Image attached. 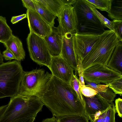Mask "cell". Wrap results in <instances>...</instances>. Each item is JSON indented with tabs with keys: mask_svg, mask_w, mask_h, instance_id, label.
Masks as SVG:
<instances>
[{
	"mask_svg": "<svg viewBox=\"0 0 122 122\" xmlns=\"http://www.w3.org/2000/svg\"><path fill=\"white\" fill-rule=\"evenodd\" d=\"M39 99L56 118L85 114L84 106L71 86L53 75Z\"/></svg>",
	"mask_w": 122,
	"mask_h": 122,
	"instance_id": "obj_1",
	"label": "cell"
},
{
	"mask_svg": "<svg viewBox=\"0 0 122 122\" xmlns=\"http://www.w3.org/2000/svg\"><path fill=\"white\" fill-rule=\"evenodd\" d=\"M0 122H12L23 118L36 117L44 104L38 98L18 94L10 97Z\"/></svg>",
	"mask_w": 122,
	"mask_h": 122,
	"instance_id": "obj_2",
	"label": "cell"
},
{
	"mask_svg": "<svg viewBox=\"0 0 122 122\" xmlns=\"http://www.w3.org/2000/svg\"><path fill=\"white\" fill-rule=\"evenodd\" d=\"M119 41L114 31L105 30L96 44L83 60L82 66L84 70L96 64L107 66Z\"/></svg>",
	"mask_w": 122,
	"mask_h": 122,
	"instance_id": "obj_3",
	"label": "cell"
},
{
	"mask_svg": "<svg viewBox=\"0 0 122 122\" xmlns=\"http://www.w3.org/2000/svg\"><path fill=\"white\" fill-rule=\"evenodd\" d=\"M42 69L23 72L18 94L39 99L45 92L52 75Z\"/></svg>",
	"mask_w": 122,
	"mask_h": 122,
	"instance_id": "obj_4",
	"label": "cell"
},
{
	"mask_svg": "<svg viewBox=\"0 0 122 122\" xmlns=\"http://www.w3.org/2000/svg\"><path fill=\"white\" fill-rule=\"evenodd\" d=\"M24 71L16 60L0 65V99L17 94Z\"/></svg>",
	"mask_w": 122,
	"mask_h": 122,
	"instance_id": "obj_5",
	"label": "cell"
},
{
	"mask_svg": "<svg viewBox=\"0 0 122 122\" xmlns=\"http://www.w3.org/2000/svg\"><path fill=\"white\" fill-rule=\"evenodd\" d=\"M26 41L30 58L38 64L49 69L52 57L44 38L30 32Z\"/></svg>",
	"mask_w": 122,
	"mask_h": 122,
	"instance_id": "obj_6",
	"label": "cell"
},
{
	"mask_svg": "<svg viewBox=\"0 0 122 122\" xmlns=\"http://www.w3.org/2000/svg\"><path fill=\"white\" fill-rule=\"evenodd\" d=\"M83 74L84 80L97 84H106L122 77V74L100 64L94 65L84 70Z\"/></svg>",
	"mask_w": 122,
	"mask_h": 122,
	"instance_id": "obj_7",
	"label": "cell"
},
{
	"mask_svg": "<svg viewBox=\"0 0 122 122\" xmlns=\"http://www.w3.org/2000/svg\"><path fill=\"white\" fill-rule=\"evenodd\" d=\"M101 35L73 34L74 48L78 60L82 62L96 44Z\"/></svg>",
	"mask_w": 122,
	"mask_h": 122,
	"instance_id": "obj_8",
	"label": "cell"
},
{
	"mask_svg": "<svg viewBox=\"0 0 122 122\" xmlns=\"http://www.w3.org/2000/svg\"><path fill=\"white\" fill-rule=\"evenodd\" d=\"M58 17L59 25L57 28L62 36L67 33H76L78 20L75 10L72 5H65Z\"/></svg>",
	"mask_w": 122,
	"mask_h": 122,
	"instance_id": "obj_9",
	"label": "cell"
},
{
	"mask_svg": "<svg viewBox=\"0 0 122 122\" xmlns=\"http://www.w3.org/2000/svg\"><path fill=\"white\" fill-rule=\"evenodd\" d=\"M49 69L53 76L69 84L74 74L73 69L60 56L52 57Z\"/></svg>",
	"mask_w": 122,
	"mask_h": 122,
	"instance_id": "obj_10",
	"label": "cell"
},
{
	"mask_svg": "<svg viewBox=\"0 0 122 122\" xmlns=\"http://www.w3.org/2000/svg\"><path fill=\"white\" fill-rule=\"evenodd\" d=\"M26 14L30 32L43 38L50 32L52 27L41 16L36 10L27 9Z\"/></svg>",
	"mask_w": 122,
	"mask_h": 122,
	"instance_id": "obj_11",
	"label": "cell"
},
{
	"mask_svg": "<svg viewBox=\"0 0 122 122\" xmlns=\"http://www.w3.org/2000/svg\"><path fill=\"white\" fill-rule=\"evenodd\" d=\"M72 6L76 12L78 23L103 26L85 0H76Z\"/></svg>",
	"mask_w": 122,
	"mask_h": 122,
	"instance_id": "obj_12",
	"label": "cell"
},
{
	"mask_svg": "<svg viewBox=\"0 0 122 122\" xmlns=\"http://www.w3.org/2000/svg\"><path fill=\"white\" fill-rule=\"evenodd\" d=\"M73 34L67 33L62 36V45L60 56L72 67L75 71L74 74L77 75L78 73L77 67L78 59L74 48Z\"/></svg>",
	"mask_w": 122,
	"mask_h": 122,
	"instance_id": "obj_13",
	"label": "cell"
},
{
	"mask_svg": "<svg viewBox=\"0 0 122 122\" xmlns=\"http://www.w3.org/2000/svg\"><path fill=\"white\" fill-rule=\"evenodd\" d=\"M85 115L89 120L97 112L102 111L108 108L110 103L106 101L97 93L90 97L84 96Z\"/></svg>",
	"mask_w": 122,
	"mask_h": 122,
	"instance_id": "obj_14",
	"label": "cell"
},
{
	"mask_svg": "<svg viewBox=\"0 0 122 122\" xmlns=\"http://www.w3.org/2000/svg\"><path fill=\"white\" fill-rule=\"evenodd\" d=\"M49 52L52 57L60 56L62 47V36L57 28L52 27L50 32L43 38Z\"/></svg>",
	"mask_w": 122,
	"mask_h": 122,
	"instance_id": "obj_15",
	"label": "cell"
},
{
	"mask_svg": "<svg viewBox=\"0 0 122 122\" xmlns=\"http://www.w3.org/2000/svg\"><path fill=\"white\" fill-rule=\"evenodd\" d=\"M3 43L12 53L15 60L20 62L25 59V52L22 43L18 37L13 34L8 40Z\"/></svg>",
	"mask_w": 122,
	"mask_h": 122,
	"instance_id": "obj_16",
	"label": "cell"
},
{
	"mask_svg": "<svg viewBox=\"0 0 122 122\" xmlns=\"http://www.w3.org/2000/svg\"><path fill=\"white\" fill-rule=\"evenodd\" d=\"M107 66L122 74V41H119L116 46Z\"/></svg>",
	"mask_w": 122,
	"mask_h": 122,
	"instance_id": "obj_17",
	"label": "cell"
},
{
	"mask_svg": "<svg viewBox=\"0 0 122 122\" xmlns=\"http://www.w3.org/2000/svg\"><path fill=\"white\" fill-rule=\"evenodd\" d=\"M42 7L58 17L65 5L62 0H36Z\"/></svg>",
	"mask_w": 122,
	"mask_h": 122,
	"instance_id": "obj_18",
	"label": "cell"
},
{
	"mask_svg": "<svg viewBox=\"0 0 122 122\" xmlns=\"http://www.w3.org/2000/svg\"><path fill=\"white\" fill-rule=\"evenodd\" d=\"M105 30L103 26L78 23L76 33L82 34L101 35Z\"/></svg>",
	"mask_w": 122,
	"mask_h": 122,
	"instance_id": "obj_19",
	"label": "cell"
},
{
	"mask_svg": "<svg viewBox=\"0 0 122 122\" xmlns=\"http://www.w3.org/2000/svg\"><path fill=\"white\" fill-rule=\"evenodd\" d=\"M33 0L36 11L51 27L54 26L56 16L42 7L36 0Z\"/></svg>",
	"mask_w": 122,
	"mask_h": 122,
	"instance_id": "obj_20",
	"label": "cell"
},
{
	"mask_svg": "<svg viewBox=\"0 0 122 122\" xmlns=\"http://www.w3.org/2000/svg\"><path fill=\"white\" fill-rule=\"evenodd\" d=\"M108 16L113 20H122V0H113Z\"/></svg>",
	"mask_w": 122,
	"mask_h": 122,
	"instance_id": "obj_21",
	"label": "cell"
},
{
	"mask_svg": "<svg viewBox=\"0 0 122 122\" xmlns=\"http://www.w3.org/2000/svg\"><path fill=\"white\" fill-rule=\"evenodd\" d=\"M12 32L5 17L0 15V42L3 43L8 40L13 35Z\"/></svg>",
	"mask_w": 122,
	"mask_h": 122,
	"instance_id": "obj_22",
	"label": "cell"
},
{
	"mask_svg": "<svg viewBox=\"0 0 122 122\" xmlns=\"http://www.w3.org/2000/svg\"><path fill=\"white\" fill-rule=\"evenodd\" d=\"M94 14L99 20L103 27H107L110 30L114 32V23L113 21H111L104 16L91 3L85 0Z\"/></svg>",
	"mask_w": 122,
	"mask_h": 122,
	"instance_id": "obj_23",
	"label": "cell"
},
{
	"mask_svg": "<svg viewBox=\"0 0 122 122\" xmlns=\"http://www.w3.org/2000/svg\"><path fill=\"white\" fill-rule=\"evenodd\" d=\"M96 9L108 13L111 8L113 0H86Z\"/></svg>",
	"mask_w": 122,
	"mask_h": 122,
	"instance_id": "obj_24",
	"label": "cell"
},
{
	"mask_svg": "<svg viewBox=\"0 0 122 122\" xmlns=\"http://www.w3.org/2000/svg\"><path fill=\"white\" fill-rule=\"evenodd\" d=\"M58 122H89L85 114L68 115L57 118Z\"/></svg>",
	"mask_w": 122,
	"mask_h": 122,
	"instance_id": "obj_25",
	"label": "cell"
},
{
	"mask_svg": "<svg viewBox=\"0 0 122 122\" xmlns=\"http://www.w3.org/2000/svg\"><path fill=\"white\" fill-rule=\"evenodd\" d=\"M69 85L76 93L78 97L84 106V101L83 96L81 91L78 78L74 74L70 81Z\"/></svg>",
	"mask_w": 122,
	"mask_h": 122,
	"instance_id": "obj_26",
	"label": "cell"
},
{
	"mask_svg": "<svg viewBox=\"0 0 122 122\" xmlns=\"http://www.w3.org/2000/svg\"><path fill=\"white\" fill-rule=\"evenodd\" d=\"M116 94L122 95V77H119L111 82L106 84Z\"/></svg>",
	"mask_w": 122,
	"mask_h": 122,
	"instance_id": "obj_27",
	"label": "cell"
},
{
	"mask_svg": "<svg viewBox=\"0 0 122 122\" xmlns=\"http://www.w3.org/2000/svg\"><path fill=\"white\" fill-rule=\"evenodd\" d=\"M116 112L114 104L112 102L110 103L102 122H115Z\"/></svg>",
	"mask_w": 122,
	"mask_h": 122,
	"instance_id": "obj_28",
	"label": "cell"
},
{
	"mask_svg": "<svg viewBox=\"0 0 122 122\" xmlns=\"http://www.w3.org/2000/svg\"><path fill=\"white\" fill-rule=\"evenodd\" d=\"M97 94L109 103L113 102L116 96V94L108 87L107 90L106 92H98Z\"/></svg>",
	"mask_w": 122,
	"mask_h": 122,
	"instance_id": "obj_29",
	"label": "cell"
},
{
	"mask_svg": "<svg viewBox=\"0 0 122 122\" xmlns=\"http://www.w3.org/2000/svg\"><path fill=\"white\" fill-rule=\"evenodd\" d=\"M114 32L119 41H122V20H113Z\"/></svg>",
	"mask_w": 122,
	"mask_h": 122,
	"instance_id": "obj_30",
	"label": "cell"
},
{
	"mask_svg": "<svg viewBox=\"0 0 122 122\" xmlns=\"http://www.w3.org/2000/svg\"><path fill=\"white\" fill-rule=\"evenodd\" d=\"M86 86L91 87L100 92H105L107 90L108 86L107 85L97 84L95 83L87 81L84 80Z\"/></svg>",
	"mask_w": 122,
	"mask_h": 122,
	"instance_id": "obj_31",
	"label": "cell"
},
{
	"mask_svg": "<svg viewBox=\"0 0 122 122\" xmlns=\"http://www.w3.org/2000/svg\"><path fill=\"white\" fill-rule=\"evenodd\" d=\"M81 92L83 96L86 97H90L96 95L98 92L94 89L86 86L80 87Z\"/></svg>",
	"mask_w": 122,
	"mask_h": 122,
	"instance_id": "obj_32",
	"label": "cell"
},
{
	"mask_svg": "<svg viewBox=\"0 0 122 122\" xmlns=\"http://www.w3.org/2000/svg\"><path fill=\"white\" fill-rule=\"evenodd\" d=\"M77 70L79 76L78 78L80 87L85 86V85L84 78V70L82 66V62L78 60Z\"/></svg>",
	"mask_w": 122,
	"mask_h": 122,
	"instance_id": "obj_33",
	"label": "cell"
},
{
	"mask_svg": "<svg viewBox=\"0 0 122 122\" xmlns=\"http://www.w3.org/2000/svg\"><path fill=\"white\" fill-rule=\"evenodd\" d=\"M115 109L116 112L118 114V115L121 117L122 116V99L119 98L115 101Z\"/></svg>",
	"mask_w": 122,
	"mask_h": 122,
	"instance_id": "obj_34",
	"label": "cell"
},
{
	"mask_svg": "<svg viewBox=\"0 0 122 122\" xmlns=\"http://www.w3.org/2000/svg\"><path fill=\"white\" fill-rule=\"evenodd\" d=\"M24 7L27 9L36 10L34 2L33 0H22Z\"/></svg>",
	"mask_w": 122,
	"mask_h": 122,
	"instance_id": "obj_35",
	"label": "cell"
},
{
	"mask_svg": "<svg viewBox=\"0 0 122 122\" xmlns=\"http://www.w3.org/2000/svg\"><path fill=\"white\" fill-rule=\"evenodd\" d=\"M3 56L6 60H15V57L12 53L9 50L6 49L2 53Z\"/></svg>",
	"mask_w": 122,
	"mask_h": 122,
	"instance_id": "obj_36",
	"label": "cell"
},
{
	"mask_svg": "<svg viewBox=\"0 0 122 122\" xmlns=\"http://www.w3.org/2000/svg\"><path fill=\"white\" fill-rule=\"evenodd\" d=\"M27 17L26 14H25L16 16H13L11 18V22L13 24H15Z\"/></svg>",
	"mask_w": 122,
	"mask_h": 122,
	"instance_id": "obj_37",
	"label": "cell"
},
{
	"mask_svg": "<svg viewBox=\"0 0 122 122\" xmlns=\"http://www.w3.org/2000/svg\"><path fill=\"white\" fill-rule=\"evenodd\" d=\"M35 118V117H32L21 118L12 122H33Z\"/></svg>",
	"mask_w": 122,
	"mask_h": 122,
	"instance_id": "obj_38",
	"label": "cell"
},
{
	"mask_svg": "<svg viewBox=\"0 0 122 122\" xmlns=\"http://www.w3.org/2000/svg\"><path fill=\"white\" fill-rule=\"evenodd\" d=\"M42 122H58L57 118L54 116L51 118L44 119Z\"/></svg>",
	"mask_w": 122,
	"mask_h": 122,
	"instance_id": "obj_39",
	"label": "cell"
},
{
	"mask_svg": "<svg viewBox=\"0 0 122 122\" xmlns=\"http://www.w3.org/2000/svg\"><path fill=\"white\" fill-rule=\"evenodd\" d=\"M4 63L3 57L0 50V65L3 64Z\"/></svg>",
	"mask_w": 122,
	"mask_h": 122,
	"instance_id": "obj_40",
	"label": "cell"
},
{
	"mask_svg": "<svg viewBox=\"0 0 122 122\" xmlns=\"http://www.w3.org/2000/svg\"><path fill=\"white\" fill-rule=\"evenodd\" d=\"M4 113V111L2 109L0 108V120L2 117Z\"/></svg>",
	"mask_w": 122,
	"mask_h": 122,
	"instance_id": "obj_41",
	"label": "cell"
},
{
	"mask_svg": "<svg viewBox=\"0 0 122 122\" xmlns=\"http://www.w3.org/2000/svg\"><path fill=\"white\" fill-rule=\"evenodd\" d=\"M90 122H91L90 121Z\"/></svg>",
	"mask_w": 122,
	"mask_h": 122,
	"instance_id": "obj_42",
	"label": "cell"
}]
</instances>
